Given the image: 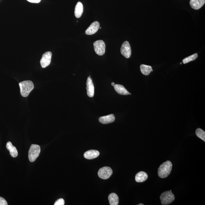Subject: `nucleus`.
Masks as SVG:
<instances>
[{
  "instance_id": "1",
  "label": "nucleus",
  "mask_w": 205,
  "mask_h": 205,
  "mask_svg": "<svg viewBox=\"0 0 205 205\" xmlns=\"http://www.w3.org/2000/svg\"><path fill=\"white\" fill-rule=\"evenodd\" d=\"M172 167V163L170 161H166L159 166L158 170V174L160 178H166L170 175Z\"/></svg>"
},
{
  "instance_id": "2",
  "label": "nucleus",
  "mask_w": 205,
  "mask_h": 205,
  "mask_svg": "<svg viewBox=\"0 0 205 205\" xmlns=\"http://www.w3.org/2000/svg\"><path fill=\"white\" fill-rule=\"evenodd\" d=\"M21 95L23 97H27L34 88L33 82L31 81H25L19 83Z\"/></svg>"
},
{
  "instance_id": "3",
  "label": "nucleus",
  "mask_w": 205,
  "mask_h": 205,
  "mask_svg": "<svg viewBox=\"0 0 205 205\" xmlns=\"http://www.w3.org/2000/svg\"><path fill=\"white\" fill-rule=\"evenodd\" d=\"M40 146L38 145L32 144L29 151V159L30 162L35 161L39 155L40 152Z\"/></svg>"
},
{
  "instance_id": "4",
  "label": "nucleus",
  "mask_w": 205,
  "mask_h": 205,
  "mask_svg": "<svg viewBox=\"0 0 205 205\" xmlns=\"http://www.w3.org/2000/svg\"><path fill=\"white\" fill-rule=\"evenodd\" d=\"M160 199L162 205H168L174 201L175 196L171 191H166L161 195Z\"/></svg>"
},
{
  "instance_id": "5",
  "label": "nucleus",
  "mask_w": 205,
  "mask_h": 205,
  "mask_svg": "<svg viewBox=\"0 0 205 205\" xmlns=\"http://www.w3.org/2000/svg\"><path fill=\"white\" fill-rule=\"evenodd\" d=\"M96 53L99 56H102L105 53L106 46L105 42L102 40L96 41L93 44Z\"/></svg>"
},
{
  "instance_id": "6",
  "label": "nucleus",
  "mask_w": 205,
  "mask_h": 205,
  "mask_svg": "<svg viewBox=\"0 0 205 205\" xmlns=\"http://www.w3.org/2000/svg\"><path fill=\"white\" fill-rule=\"evenodd\" d=\"M113 171L109 167H103L99 170L98 175V177L102 179H107L111 176Z\"/></svg>"
},
{
  "instance_id": "7",
  "label": "nucleus",
  "mask_w": 205,
  "mask_h": 205,
  "mask_svg": "<svg viewBox=\"0 0 205 205\" xmlns=\"http://www.w3.org/2000/svg\"><path fill=\"white\" fill-rule=\"evenodd\" d=\"M120 52L121 54L125 58H129L131 57V45L128 41L123 42L120 49Z\"/></svg>"
},
{
  "instance_id": "8",
  "label": "nucleus",
  "mask_w": 205,
  "mask_h": 205,
  "mask_svg": "<svg viewBox=\"0 0 205 205\" xmlns=\"http://www.w3.org/2000/svg\"><path fill=\"white\" fill-rule=\"evenodd\" d=\"M51 52L48 51L44 53L40 60V64L43 68L46 67L51 63L52 58Z\"/></svg>"
},
{
  "instance_id": "9",
  "label": "nucleus",
  "mask_w": 205,
  "mask_h": 205,
  "mask_svg": "<svg viewBox=\"0 0 205 205\" xmlns=\"http://www.w3.org/2000/svg\"><path fill=\"white\" fill-rule=\"evenodd\" d=\"M100 23L98 22H95L91 24L85 32L86 34L87 35H92L96 33L100 28Z\"/></svg>"
},
{
  "instance_id": "10",
  "label": "nucleus",
  "mask_w": 205,
  "mask_h": 205,
  "mask_svg": "<svg viewBox=\"0 0 205 205\" xmlns=\"http://www.w3.org/2000/svg\"><path fill=\"white\" fill-rule=\"evenodd\" d=\"M86 86L87 87L86 89L87 90V95L90 97H93L94 95V86L91 78L88 77L86 82Z\"/></svg>"
},
{
  "instance_id": "11",
  "label": "nucleus",
  "mask_w": 205,
  "mask_h": 205,
  "mask_svg": "<svg viewBox=\"0 0 205 205\" xmlns=\"http://www.w3.org/2000/svg\"><path fill=\"white\" fill-rule=\"evenodd\" d=\"M115 120V115L113 114L100 117L99 121L102 124H106L113 123Z\"/></svg>"
},
{
  "instance_id": "12",
  "label": "nucleus",
  "mask_w": 205,
  "mask_h": 205,
  "mask_svg": "<svg viewBox=\"0 0 205 205\" xmlns=\"http://www.w3.org/2000/svg\"><path fill=\"white\" fill-rule=\"evenodd\" d=\"M100 155L98 151L95 150H90L86 152L84 154V156L86 159H91L96 158Z\"/></svg>"
},
{
  "instance_id": "13",
  "label": "nucleus",
  "mask_w": 205,
  "mask_h": 205,
  "mask_svg": "<svg viewBox=\"0 0 205 205\" xmlns=\"http://www.w3.org/2000/svg\"><path fill=\"white\" fill-rule=\"evenodd\" d=\"M205 0H191L190 5L191 7L195 10H198L202 7L205 4Z\"/></svg>"
},
{
  "instance_id": "14",
  "label": "nucleus",
  "mask_w": 205,
  "mask_h": 205,
  "mask_svg": "<svg viewBox=\"0 0 205 205\" xmlns=\"http://www.w3.org/2000/svg\"><path fill=\"white\" fill-rule=\"evenodd\" d=\"M114 87L115 91L120 95H128L131 94L123 85L120 84H115Z\"/></svg>"
},
{
  "instance_id": "15",
  "label": "nucleus",
  "mask_w": 205,
  "mask_h": 205,
  "mask_svg": "<svg viewBox=\"0 0 205 205\" xmlns=\"http://www.w3.org/2000/svg\"><path fill=\"white\" fill-rule=\"evenodd\" d=\"M83 12V6L82 3L78 2L75 8L74 15L77 18H79L82 16Z\"/></svg>"
},
{
  "instance_id": "16",
  "label": "nucleus",
  "mask_w": 205,
  "mask_h": 205,
  "mask_svg": "<svg viewBox=\"0 0 205 205\" xmlns=\"http://www.w3.org/2000/svg\"><path fill=\"white\" fill-rule=\"evenodd\" d=\"M6 149L10 151L11 157L15 158L17 157L18 152L17 149L10 142H8L6 144Z\"/></svg>"
},
{
  "instance_id": "17",
  "label": "nucleus",
  "mask_w": 205,
  "mask_h": 205,
  "mask_svg": "<svg viewBox=\"0 0 205 205\" xmlns=\"http://www.w3.org/2000/svg\"><path fill=\"white\" fill-rule=\"evenodd\" d=\"M148 177V175L146 172L140 171L136 174L135 180L137 182H143L147 180Z\"/></svg>"
},
{
  "instance_id": "18",
  "label": "nucleus",
  "mask_w": 205,
  "mask_h": 205,
  "mask_svg": "<svg viewBox=\"0 0 205 205\" xmlns=\"http://www.w3.org/2000/svg\"><path fill=\"white\" fill-rule=\"evenodd\" d=\"M108 200L111 205H118L119 202L118 196L115 193H112L109 195Z\"/></svg>"
},
{
  "instance_id": "19",
  "label": "nucleus",
  "mask_w": 205,
  "mask_h": 205,
  "mask_svg": "<svg viewBox=\"0 0 205 205\" xmlns=\"http://www.w3.org/2000/svg\"><path fill=\"white\" fill-rule=\"evenodd\" d=\"M140 70L141 72L144 75H148L150 74L151 71H153L152 66L144 64L141 65Z\"/></svg>"
},
{
  "instance_id": "20",
  "label": "nucleus",
  "mask_w": 205,
  "mask_h": 205,
  "mask_svg": "<svg viewBox=\"0 0 205 205\" xmlns=\"http://www.w3.org/2000/svg\"><path fill=\"white\" fill-rule=\"evenodd\" d=\"M198 55L197 53H195L194 54L191 55V56L187 57L183 60V64L190 62L195 61L198 58Z\"/></svg>"
},
{
  "instance_id": "21",
  "label": "nucleus",
  "mask_w": 205,
  "mask_h": 205,
  "mask_svg": "<svg viewBox=\"0 0 205 205\" xmlns=\"http://www.w3.org/2000/svg\"><path fill=\"white\" fill-rule=\"evenodd\" d=\"M196 134L198 137L205 142V132L201 128H197L196 130Z\"/></svg>"
},
{
  "instance_id": "22",
  "label": "nucleus",
  "mask_w": 205,
  "mask_h": 205,
  "mask_svg": "<svg viewBox=\"0 0 205 205\" xmlns=\"http://www.w3.org/2000/svg\"><path fill=\"white\" fill-rule=\"evenodd\" d=\"M65 204V201L62 198H60L57 200L55 203L54 205H64Z\"/></svg>"
},
{
  "instance_id": "23",
  "label": "nucleus",
  "mask_w": 205,
  "mask_h": 205,
  "mask_svg": "<svg viewBox=\"0 0 205 205\" xmlns=\"http://www.w3.org/2000/svg\"><path fill=\"white\" fill-rule=\"evenodd\" d=\"M7 202L2 197H0V205H7Z\"/></svg>"
},
{
  "instance_id": "24",
  "label": "nucleus",
  "mask_w": 205,
  "mask_h": 205,
  "mask_svg": "<svg viewBox=\"0 0 205 205\" xmlns=\"http://www.w3.org/2000/svg\"><path fill=\"white\" fill-rule=\"evenodd\" d=\"M27 1L31 3H38L40 2L41 0H27Z\"/></svg>"
},
{
  "instance_id": "25",
  "label": "nucleus",
  "mask_w": 205,
  "mask_h": 205,
  "mask_svg": "<svg viewBox=\"0 0 205 205\" xmlns=\"http://www.w3.org/2000/svg\"><path fill=\"white\" fill-rule=\"evenodd\" d=\"M115 83H114L113 82L112 83H111V85L112 86H115Z\"/></svg>"
},
{
  "instance_id": "26",
  "label": "nucleus",
  "mask_w": 205,
  "mask_h": 205,
  "mask_svg": "<svg viewBox=\"0 0 205 205\" xmlns=\"http://www.w3.org/2000/svg\"><path fill=\"white\" fill-rule=\"evenodd\" d=\"M144 204H142V203H141V204H138V205H144Z\"/></svg>"
},
{
  "instance_id": "27",
  "label": "nucleus",
  "mask_w": 205,
  "mask_h": 205,
  "mask_svg": "<svg viewBox=\"0 0 205 205\" xmlns=\"http://www.w3.org/2000/svg\"><path fill=\"white\" fill-rule=\"evenodd\" d=\"M89 77L91 78V76H89Z\"/></svg>"
},
{
  "instance_id": "28",
  "label": "nucleus",
  "mask_w": 205,
  "mask_h": 205,
  "mask_svg": "<svg viewBox=\"0 0 205 205\" xmlns=\"http://www.w3.org/2000/svg\"><path fill=\"white\" fill-rule=\"evenodd\" d=\"M100 29H102V27H100Z\"/></svg>"
}]
</instances>
